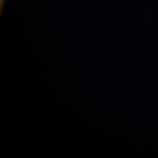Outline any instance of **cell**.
Returning a JSON list of instances; mask_svg holds the SVG:
<instances>
[{
  "label": "cell",
  "instance_id": "cell-1",
  "mask_svg": "<svg viewBox=\"0 0 158 158\" xmlns=\"http://www.w3.org/2000/svg\"><path fill=\"white\" fill-rule=\"evenodd\" d=\"M7 0H0V15H2L4 9H5V5Z\"/></svg>",
  "mask_w": 158,
  "mask_h": 158
}]
</instances>
